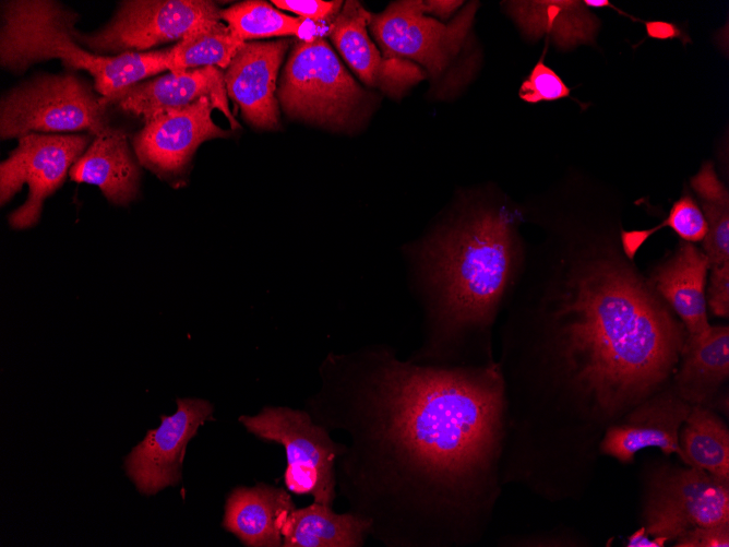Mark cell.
Listing matches in <instances>:
<instances>
[{
  "label": "cell",
  "instance_id": "obj_9",
  "mask_svg": "<svg viewBox=\"0 0 729 547\" xmlns=\"http://www.w3.org/2000/svg\"><path fill=\"white\" fill-rule=\"evenodd\" d=\"M91 143L89 134L29 133L0 164V203L4 205L24 183L26 201L13 211L9 224L26 229L39 221L44 201L61 187L71 167Z\"/></svg>",
  "mask_w": 729,
  "mask_h": 547
},
{
  "label": "cell",
  "instance_id": "obj_5",
  "mask_svg": "<svg viewBox=\"0 0 729 547\" xmlns=\"http://www.w3.org/2000/svg\"><path fill=\"white\" fill-rule=\"evenodd\" d=\"M108 106L86 81L73 73L36 75L8 92L0 103L1 139L34 131L99 134Z\"/></svg>",
  "mask_w": 729,
  "mask_h": 547
},
{
  "label": "cell",
  "instance_id": "obj_21",
  "mask_svg": "<svg viewBox=\"0 0 729 547\" xmlns=\"http://www.w3.org/2000/svg\"><path fill=\"white\" fill-rule=\"evenodd\" d=\"M677 394L691 405H703L729 376V328L713 326L696 337L685 336Z\"/></svg>",
  "mask_w": 729,
  "mask_h": 547
},
{
  "label": "cell",
  "instance_id": "obj_10",
  "mask_svg": "<svg viewBox=\"0 0 729 547\" xmlns=\"http://www.w3.org/2000/svg\"><path fill=\"white\" fill-rule=\"evenodd\" d=\"M477 2L444 24L426 15L421 0L397 1L371 14L370 33L385 59L413 60L439 76L458 53L469 33Z\"/></svg>",
  "mask_w": 729,
  "mask_h": 547
},
{
  "label": "cell",
  "instance_id": "obj_8",
  "mask_svg": "<svg viewBox=\"0 0 729 547\" xmlns=\"http://www.w3.org/2000/svg\"><path fill=\"white\" fill-rule=\"evenodd\" d=\"M220 21V10L205 0H127L100 29L75 40L88 51L121 55L139 52L164 43L180 40L192 29Z\"/></svg>",
  "mask_w": 729,
  "mask_h": 547
},
{
  "label": "cell",
  "instance_id": "obj_20",
  "mask_svg": "<svg viewBox=\"0 0 729 547\" xmlns=\"http://www.w3.org/2000/svg\"><path fill=\"white\" fill-rule=\"evenodd\" d=\"M296 509L283 488L258 484L237 487L227 497L223 527L249 547H279L283 536L279 520Z\"/></svg>",
  "mask_w": 729,
  "mask_h": 547
},
{
  "label": "cell",
  "instance_id": "obj_33",
  "mask_svg": "<svg viewBox=\"0 0 729 547\" xmlns=\"http://www.w3.org/2000/svg\"><path fill=\"white\" fill-rule=\"evenodd\" d=\"M647 35L655 39H680L683 45L691 41L676 24L665 21H649L645 23Z\"/></svg>",
  "mask_w": 729,
  "mask_h": 547
},
{
  "label": "cell",
  "instance_id": "obj_13",
  "mask_svg": "<svg viewBox=\"0 0 729 547\" xmlns=\"http://www.w3.org/2000/svg\"><path fill=\"white\" fill-rule=\"evenodd\" d=\"M216 108L208 96L176 109L155 114L133 138L139 163L160 177L180 175L198 146L210 139L225 138L228 131L212 119Z\"/></svg>",
  "mask_w": 729,
  "mask_h": 547
},
{
  "label": "cell",
  "instance_id": "obj_6",
  "mask_svg": "<svg viewBox=\"0 0 729 547\" xmlns=\"http://www.w3.org/2000/svg\"><path fill=\"white\" fill-rule=\"evenodd\" d=\"M239 421L258 438L284 447V480L289 491L333 506L337 496L336 466L345 443L335 441L308 411L265 406L256 415L240 416Z\"/></svg>",
  "mask_w": 729,
  "mask_h": 547
},
{
  "label": "cell",
  "instance_id": "obj_11",
  "mask_svg": "<svg viewBox=\"0 0 729 547\" xmlns=\"http://www.w3.org/2000/svg\"><path fill=\"white\" fill-rule=\"evenodd\" d=\"M645 522L647 534L664 543L697 526L729 523L728 481L693 466L661 472L650 484Z\"/></svg>",
  "mask_w": 729,
  "mask_h": 547
},
{
  "label": "cell",
  "instance_id": "obj_30",
  "mask_svg": "<svg viewBox=\"0 0 729 547\" xmlns=\"http://www.w3.org/2000/svg\"><path fill=\"white\" fill-rule=\"evenodd\" d=\"M277 8L292 12L300 19L321 24L333 22L343 8L342 1L321 0H273Z\"/></svg>",
  "mask_w": 729,
  "mask_h": 547
},
{
  "label": "cell",
  "instance_id": "obj_14",
  "mask_svg": "<svg viewBox=\"0 0 729 547\" xmlns=\"http://www.w3.org/2000/svg\"><path fill=\"white\" fill-rule=\"evenodd\" d=\"M369 13L358 1H347L330 25V37L359 79L391 95H399L423 78L419 67L385 59L368 34Z\"/></svg>",
  "mask_w": 729,
  "mask_h": 547
},
{
  "label": "cell",
  "instance_id": "obj_35",
  "mask_svg": "<svg viewBox=\"0 0 729 547\" xmlns=\"http://www.w3.org/2000/svg\"><path fill=\"white\" fill-rule=\"evenodd\" d=\"M664 542L656 539V538H649V534L645 531V528H641L640 531L635 532L628 540L626 546L629 547H659L664 546Z\"/></svg>",
  "mask_w": 729,
  "mask_h": 547
},
{
  "label": "cell",
  "instance_id": "obj_26",
  "mask_svg": "<svg viewBox=\"0 0 729 547\" xmlns=\"http://www.w3.org/2000/svg\"><path fill=\"white\" fill-rule=\"evenodd\" d=\"M232 34L246 43L249 39L296 35L310 41L318 38L315 23L292 17L264 1H243L220 10Z\"/></svg>",
  "mask_w": 729,
  "mask_h": 547
},
{
  "label": "cell",
  "instance_id": "obj_19",
  "mask_svg": "<svg viewBox=\"0 0 729 547\" xmlns=\"http://www.w3.org/2000/svg\"><path fill=\"white\" fill-rule=\"evenodd\" d=\"M71 180L97 186L112 204L126 205L136 198L140 168L133 158L127 134L107 127L76 159L69 171Z\"/></svg>",
  "mask_w": 729,
  "mask_h": 547
},
{
  "label": "cell",
  "instance_id": "obj_28",
  "mask_svg": "<svg viewBox=\"0 0 729 547\" xmlns=\"http://www.w3.org/2000/svg\"><path fill=\"white\" fill-rule=\"evenodd\" d=\"M669 226L684 241H702L706 234V222L696 202L685 194L676 201L667 218L648 230L622 231L621 241L625 257L632 259L644 241L659 228Z\"/></svg>",
  "mask_w": 729,
  "mask_h": 547
},
{
  "label": "cell",
  "instance_id": "obj_29",
  "mask_svg": "<svg viewBox=\"0 0 729 547\" xmlns=\"http://www.w3.org/2000/svg\"><path fill=\"white\" fill-rule=\"evenodd\" d=\"M570 95L561 78L540 59L519 87V97L527 103L555 100Z\"/></svg>",
  "mask_w": 729,
  "mask_h": 547
},
{
  "label": "cell",
  "instance_id": "obj_27",
  "mask_svg": "<svg viewBox=\"0 0 729 547\" xmlns=\"http://www.w3.org/2000/svg\"><path fill=\"white\" fill-rule=\"evenodd\" d=\"M692 186L702 200L706 222L703 239L709 267L729 263V195L710 164L704 165L692 179Z\"/></svg>",
  "mask_w": 729,
  "mask_h": 547
},
{
  "label": "cell",
  "instance_id": "obj_7",
  "mask_svg": "<svg viewBox=\"0 0 729 547\" xmlns=\"http://www.w3.org/2000/svg\"><path fill=\"white\" fill-rule=\"evenodd\" d=\"M277 95L289 115L335 127L347 126L364 97L322 37L296 44Z\"/></svg>",
  "mask_w": 729,
  "mask_h": 547
},
{
  "label": "cell",
  "instance_id": "obj_2",
  "mask_svg": "<svg viewBox=\"0 0 729 547\" xmlns=\"http://www.w3.org/2000/svg\"><path fill=\"white\" fill-rule=\"evenodd\" d=\"M514 321L531 390L517 432L537 436L562 404L609 418L647 399L669 376L685 336L649 282L623 259L561 260ZM522 417V416H521Z\"/></svg>",
  "mask_w": 729,
  "mask_h": 547
},
{
  "label": "cell",
  "instance_id": "obj_23",
  "mask_svg": "<svg viewBox=\"0 0 729 547\" xmlns=\"http://www.w3.org/2000/svg\"><path fill=\"white\" fill-rule=\"evenodd\" d=\"M510 14L531 38L548 33L555 44L569 48L593 39L597 19L578 1L506 2Z\"/></svg>",
  "mask_w": 729,
  "mask_h": 547
},
{
  "label": "cell",
  "instance_id": "obj_31",
  "mask_svg": "<svg viewBox=\"0 0 729 547\" xmlns=\"http://www.w3.org/2000/svg\"><path fill=\"white\" fill-rule=\"evenodd\" d=\"M679 547H728L729 523L697 526L676 539Z\"/></svg>",
  "mask_w": 729,
  "mask_h": 547
},
{
  "label": "cell",
  "instance_id": "obj_15",
  "mask_svg": "<svg viewBox=\"0 0 729 547\" xmlns=\"http://www.w3.org/2000/svg\"><path fill=\"white\" fill-rule=\"evenodd\" d=\"M288 45L287 39L244 43L226 69L227 94L255 127L278 126L276 79Z\"/></svg>",
  "mask_w": 729,
  "mask_h": 547
},
{
  "label": "cell",
  "instance_id": "obj_1",
  "mask_svg": "<svg viewBox=\"0 0 729 547\" xmlns=\"http://www.w3.org/2000/svg\"><path fill=\"white\" fill-rule=\"evenodd\" d=\"M307 409L348 442L336 466L348 511L391 547L479 538L505 435L500 364L402 360L386 346L330 354Z\"/></svg>",
  "mask_w": 729,
  "mask_h": 547
},
{
  "label": "cell",
  "instance_id": "obj_18",
  "mask_svg": "<svg viewBox=\"0 0 729 547\" xmlns=\"http://www.w3.org/2000/svg\"><path fill=\"white\" fill-rule=\"evenodd\" d=\"M708 270L705 253L683 240L650 275V285L682 320L688 337L700 336L710 326L705 292Z\"/></svg>",
  "mask_w": 729,
  "mask_h": 547
},
{
  "label": "cell",
  "instance_id": "obj_16",
  "mask_svg": "<svg viewBox=\"0 0 729 547\" xmlns=\"http://www.w3.org/2000/svg\"><path fill=\"white\" fill-rule=\"evenodd\" d=\"M203 96H208L220 109L232 128L239 123L231 116L226 102L224 74L216 67L189 70L179 74L168 73L159 78L141 81L122 90L105 104H115L122 111L144 121L157 112L188 106Z\"/></svg>",
  "mask_w": 729,
  "mask_h": 547
},
{
  "label": "cell",
  "instance_id": "obj_22",
  "mask_svg": "<svg viewBox=\"0 0 729 547\" xmlns=\"http://www.w3.org/2000/svg\"><path fill=\"white\" fill-rule=\"evenodd\" d=\"M279 528L284 547H361L370 536L364 519L318 502L283 513Z\"/></svg>",
  "mask_w": 729,
  "mask_h": 547
},
{
  "label": "cell",
  "instance_id": "obj_3",
  "mask_svg": "<svg viewBox=\"0 0 729 547\" xmlns=\"http://www.w3.org/2000/svg\"><path fill=\"white\" fill-rule=\"evenodd\" d=\"M422 310V342L410 359L441 366L493 361L490 329L523 270L513 216L465 198L420 240L405 248Z\"/></svg>",
  "mask_w": 729,
  "mask_h": 547
},
{
  "label": "cell",
  "instance_id": "obj_32",
  "mask_svg": "<svg viewBox=\"0 0 729 547\" xmlns=\"http://www.w3.org/2000/svg\"><path fill=\"white\" fill-rule=\"evenodd\" d=\"M706 302L710 311L722 318L729 314V263L709 267Z\"/></svg>",
  "mask_w": 729,
  "mask_h": 547
},
{
  "label": "cell",
  "instance_id": "obj_24",
  "mask_svg": "<svg viewBox=\"0 0 729 547\" xmlns=\"http://www.w3.org/2000/svg\"><path fill=\"white\" fill-rule=\"evenodd\" d=\"M680 437L681 457L691 466L729 481V432L703 405H692Z\"/></svg>",
  "mask_w": 729,
  "mask_h": 547
},
{
  "label": "cell",
  "instance_id": "obj_4",
  "mask_svg": "<svg viewBox=\"0 0 729 547\" xmlns=\"http://www.w3.org/2000/svg\"><path fill=\"white\" fill-rule=\"evenodd\" d=\"M0 64L20 74L31 66L60 59L72 70H85L101 97L111 98L126 87L168 70L169 48L150 52L99 56L74 38L77 13L50 0L3 1Z\"/></svg>",
  "mask_w": 729,
  "mask_h": 547
},
{
  "label": "cell",
  "instance_id": "obj_25",
  "mask_svg": "<svg viewBox=\"0 0 729 547\" xmlns=\"http://www.w3.org/2000/svg\"><path fill=\"white\" fill-rule=\"evenodd\" d=\"M243 45L220 21L206 23L169 48L167 68L175 74L205 67L227 69Z\"/></svg>",
  "mask_w": 729,
  "mask_h": 547
},
{
  "label": "cell",
  "instance_id": "obj_34",
  "mask_svg": "<svg viewBox=\"0 0 729 547\" xmlns=\"http://www.w3.org/2000/svg\"><path fill=\"white\" fill-rule=\"evenodd\" d=\"M462 3V1L431 0L422 1V7L426 13H432L441 17H447Z\"/></svg>",
  "mask_w": 729,
  "mask_h": 547
},
{
  "label": "cell",
  "instance_id": "obj_17",
  "mask_svg": "<svg viewBox=\"0 0 729 547\" xmlns=\"http://www.w3.org/2000/svg\"><path fill=\"white\" fill-rule=\"evenodd\" d=\"M691 407L676 391L647 397L622 423L608 429L601 451L622 462L631 461L646 448L681 456L679 430Z\"/></svg>",
  "mask_w": 729,
  "mask_h": 547
},
{
  "label": "cell",
  "instance_id": "obj_12",
  "mask_svg": "<svg viewBox=\"0 0 729 547\" xmlns=\"http://www.w3.org/2000/svg\"><path fill=\"white\" fill-rule=\"evenodd\" d=\"M175 414L160 416V425L150 429L124 460V469L143 495H155L176 486L182 478L188 442L212 418L213 405L202 399H177Z\"/></svg>",
  "mask_w": 729,
  "mask_h": 547
}]
</instances>
